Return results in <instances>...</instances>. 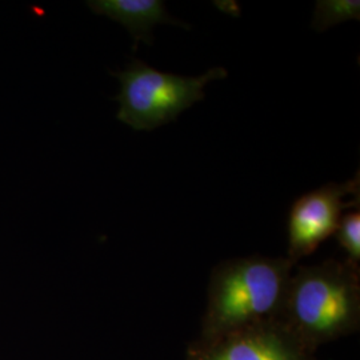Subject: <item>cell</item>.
I'll return each instance as SVG.
<instances>
[{
  "label": "cell",
  "instance_id": "cell-1",
  "mask_svg": "<svg viewBox=\"0 0 360 360\" xmlns=\"http://www.w3.org/2000/svg\"><path fill=\"white\" fill-rule=\"evenodd\" d=\"M278 322L312 352L360 328L359 266L326 260L292 272Z\"/></svg>",
  "mask_w": 360,
  "mask_h": 360
},
{
  "label": "cell",
  "instance_id": "cell-2",
  "mask_svg": "<svg viewBox=\"0 0 360 360\" xmlns=\"http://www.w3.org/2000/svg\"><path fill=\"white\" fill-rule=\"evenodd\" d=\"M294 266L288 257L260 255L219 263L210 278L198 339L208 340L257 323L278 321Z\"/></svg>",
  "mask_w": 360,
  "mask_h": 360
},
{
  "label": "cell",
  "instance_id": "cell-3",
  "mask_svg": "<svg viewBox=\"0 0 360 360\" xmlns=\"http://www.w3.org/2000/svg\"><path fill=\"white\" fill-rule=\"evenodd\" d=\"M227 75L223 67H215L200 77H180L160 72L142 60H132L124 71L114 72L122 84L116 117L138 131L158 129L203 101V90L210 82Z\"/></svg>",
  "mask_w": 360,
  "mask_h": 360
},
{
  "label": "cell",
  "instance_id": "cell-4",
  "mask_svg": "<svg viewBox=\"0 0 360 360\" xmlns=\"http://www.w3.org/2000/svg\"><path fill=\"white\" fill-rule=\"evenodd\" d=\"M359 174L346 183H328L297 198L288 214V255L297 263L335 235L342 212L347 207H359V198L346 202L347 196H359Z\"/></svg>",
  "mask_w": 360,
  "mask_h": 360
},
{
  "label": "cell",
  "instance_id": "cell-5",
  "mask_svg": "<svg viewBox=\"0 0 360 360\" xmlns=\"http://www.w3.org/2000/svg\"><path fill=\"white\" fill-rule=\"evenodd\" d=\"M186 360H318L278 321L257 323L245 328L202 340L187 348Z\"/></svg>",
  "mask_w": 360,
  "mask_h": 360
},
{
  "label": "cell",
  "instance_id": "cell-6",
  "mask_svg": "<svg viewBox=\"0 0 360 360\" xmlns=\"http://www.w3.org/2000/svg\"><path fill=\"white\" fill-rule=\"evenodd\" d=\"M87 6L98 15H103L126 27L135 41L153 44V28L159 23L190 28L174 19L162 0H91ZM135 43V47H136Z\"/></svg>",
  "mask_w": 360,
  "mask_h": 360
},
{
  "label": "cell",
  "instance_id": "cell-7",
  "mask_svg": "<svg viewBox=\"0 0 360 360\" xmlns=\"http://www.w3.org/2000/svg\"><path fill=\"white\" fill-rule=\"evenodd\" d=\"M359 0H318L312 19V28L323 32L347 20H359Z\"/></svg>",
  "mask_w": 360,
  "mask_h": 360
},
{
  "label": "cell",
  "instance_id": "cell-8",
  "mask_svg": "<svg viewBox=\"0 0 360 360\" xmlns=\"http://www.w3.org/2000/svg\"><path fill=\"white\" fill-rule=\"evenodd\" d=\"M336 239L339 245L347 252L351 263H360V211L359 208L343 215L336 229Z\"/></svg>",
  "mask_w": 360,
  "mask_h": 360
}]
</instances>
